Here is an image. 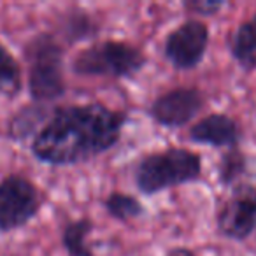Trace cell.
Here are the masks:
<instances>
[{
  "instance_id": "obj_1",
  "label": "cell",
  "mask_w": 256,
  "mask_h": 256,
  "mask_svg": "<svg viewBox=\"0 0 256 256\" xmlns=\"http://www.w3.org/2000/svg\"><path fill=\"white\" fill-rule=\"evenodd\" d=\"M126 123V110L100 102L62 106L34 137L30 150L40 164L70 167L112 150Z\"/></svg>"
},
{
  "instance_id": "obj_2",
  "label": "cell",
  "mask_w": 256,
  "mask_h": 256,
  "mask_svg": "<svg viewBox=\"0 0 256 256\" xmlns=\"http://www.w3.org/2000/svg\"><path fill=\"white\" fill-rule=\"evenodd\" d=\"M26 62V88L32 102L51 106L67 93L65 46L58 36L39 32L23 48Z\"/></svg>"
},
{
  "instance_id": "obj_3",
  "label": "cell",
  "mask_w": 256,
  "mask_h": 256,
  "mask_svg": "<svg viewBox=\"0 0 256 256\" xmlns=\"http://www.w3.org/2000/svg\"><path fill=\"white\" fill-rule=\"evenodd\" d=\"M202 158L186 148H167L142 156L134 170V181L142 195H156L165 190L200 179Z\"/></svg>"
},
{
  "instance_id": "obj_4",
  "label": "cell",
  "mask_w": 256,
  "mask_h": 256,
  "mask_svg": "<svg viewBox=\"0 0 256 256\" xmlns=\"http://www.w3.org/2000/svg\"><path fill=\"white\" fill-rule=\"evenodd\" d=\"M148 64L140 48L126 40H100L81 50L74 56L70 68L74 74L86 78H132Z\"/></svg>"
},
{
  "instance_id": "obj_5",
  "label": "cell",
  "mask_w": 256,
  "mask_h": 256,
  "mask_svg": "<svg viewBox=\"0 0 256 256\" xmlns=\"http://www.w3.org/2000/svg\"><path fill=\"white\" fill-rule=\"evenodd\" d=\"M44 193L23 174H9L0 181V232L9 234L36 220Z\"/></svg>"
},
{
  "instance_id": "obj_6",
  "label": "cell",
  "mask_w": 256,
  "mask_h": 256,
  "mask_svg": "<svg viewBox=\"0 0 256 256\" xmlns=\"http://www.w3.org/2000/svg\"><path fill=\"white\" fill-rule=\"evenodd\" d=\"M216 226L223 237L242 242L256 230V186L240 182L216 214Z\"/></svg>"
},
{
  "instance_id": "obj_7",
  "label": "cell",
  "mask_w": 256,
  "mask_h": 256,
  "mask_svg": "<svg viewBox=\"0 0 256 256\" xmlns=\"http://www.w3.org/2000/svg\"><path fill=\"white\" fill-rule=\"evenodd\" d=\"M209 26L200 20H186L167 34L164 40V56L178 70L198 67L209 48Z\"/></svg>"
},
{
  "instance_id": "obj_8",
  "label": "cell",
  "mask_w": 256,
  "mask_h": 256,
  "mask_svg": "<svg viewBox=\"0 0 256 256\" xmlns=\"http://www.w3.org/2000/svg\"><path fill=\"white\" fill-rule=\"evenodd\" d=\"M206 96L198 88L179 86L158 95L148 107V116L164 128L186 126L202 110Z\"/></svg>"
},
{
  "instance_id": "obj_9",
  "label": "cell",
  "mask_w": 256,
  "mask_h": 256,
  "mask_svg": "<svg viewBox=\"0 0 256 256\" xmlns=\"http://www.w3.org/2000/svg\"><path fill=\"white\" fill-rule=\"evenodd\" d=\"M240 136V126L237 121L223 112L207 114L193 123L188 130L192 142L210 148H226V150L237 148Z\"/></svg>"
},
{
  "instance_id": "obj_10",
  "label": "cell",
  "mask_w": 256,
  "mask_h": 256,
  "mask_svg": "<svg viewBox=\"0 0 256 256\" xmlns=\"http://www.w3.org/2000/svg\"><path fill=\"white\" fill-rule=\"evenodd\" d=\"M56 107L44 106V104H28L22 107L14 116L9 120L8 136L12 142H23L26 139H32L44 128V124L51 120Z\"/></svg>"
},
{
  "instance_id": "obj_11",
  "label": "cell",
  "mask_w": 256,
  "mask_h": 256,
  "mask_svg": "<svg viewBox=\"0 0 256 256\" xmlns=\"http://www.w3.org/2000/svg\"><path fill=\"white\" fill-rule=\"evenodd\" d=\"M228 48L242 70H256V12L234 30Z\"/></svg>"
},
{
  "instance_id": "obj_12",
  "label": "cell",
  "mask_w": 256,
  "mask_h": 256,
  "mask_svg": "<svg viewBox=\"0 0 256 256\" xmlns=\"http://www.w3.org/2000/svg\"><path fill=\"white\" fill-rule=\"evenodd\" d=\"M95 230V223L90 218H78L68 221L62 232V244L68 256H95L88 244L90 234Z\"/></svg>"
},
{
  "instance_id": "obj_13",
  "label": "cell",
  "mask_w": 256,
  "mask_h": 256,
  "mask_svg": "<svg viewBox=\"0 0 256 256\" xmlns=\"http://www.w3.org/2000/svg\"><path fill=\"white\" fill-rule=\"evenodd\" d=\"M23 90V70L20 62L0 40V93L9 98Z\"/></svg>"
},
{
  "instance_id": "obj_14",
  "label": "cell",
  "mask_w": 256,
  "mask_h": 256,
  "mask_svg": "<svg viewBox=\"0 0 256 256\" xmlns=\"http://www.w3.org/2000/svg\"><path fill=\"white\" fill-rule=\"evenodd\" d=\"M60 32L62 39L65 42H78V40H86L92 39L95 34H98V25L95 23V20L84 11H74L67 12L64 16L60 23Z\"/></svg>"
},
{
  "instance_id": "obj_15",
  "label": "cell",
  "mask_w": 256,
  "mask_h": 256,
  "mask_svg": "<svg viewBox=\"0 0 256 256\" xmlns=\"http://www.w3.org/2000/svg\"><path fill=\"white\" fill-rule=\"evenodd\" d=\"M104 207H106L107 214L114 218L116 221L126 223V221L137 220V218L144 216L146 207L142 206L137 196L130 195L124 192H112L106 196L104 200Z\"/></svg>"
},
{
  "instance_id": "obj_16",
  "label": "cell",
  "mask_w": 256,
  "mask_h": 256,
  "mask_svg": "<svg viewBox=\"0 0 256 256\" xmlns=\"http://www.w3.org/2000/svg\"><path fill=\"white\" fill-rule=\"evenodd\" d=\"M246 172H248V158L238 148H232L221 154L218 164V179L223 186L234 188L240 184V179Z\"/></svg>"
},
{
  "instance_id": "obj_17",
  "label": "cell",
  "mask_w": 256,
  "mask_h": 256,
  "mask_svg": "<svg viewBox=\"0 0 256 256\" xmlns=\"http://www.w3.org/2000/svg\"><path fill=\"white\" fill-rule=\"evenodd\" d=\"M182 8L190 14L206 16L207 18V16H216L224 8V2H221V0H188L182 4Z\"/></svg>"
},
{
  "instance_id": "obj_18",
  "label": "cell",
  "mask_w": 256,
  "mask_h": 256,
  "mask_svg": "<svg viewBox=\"0 0 256 256\" xmlns=\"http://www.w3.org/2000/svg\"><path fill=\"white\" fill-rule=\"evenodd\" d=\"M165 256H198V254L188 248H172Z\"/></svg>"
}]
</instances>
